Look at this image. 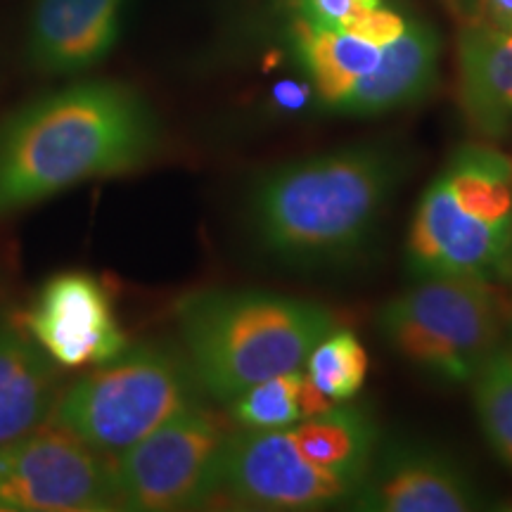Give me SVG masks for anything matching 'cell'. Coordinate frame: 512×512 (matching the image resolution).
<instances>
[{"mask_svg": "<svg viewBox=\"0 0 512 512\" xmlns=\"http://www.w3.org/2000/svg\"><path fill=\"white\" fill-rule=\"evenodd\" d=\"M159 121L136 88L79 81L27 102L0 124V219L157 155Z\"/></svg>", "mask_w": 512, "mask_h": 512, "instance_id": "6da1fadb", "label": "cell"}, {"mask_svg": "<svg viewBox=\"0 0 512 512\" xmlns=\"http://www.w3.org/2000/svg\"><path fill=\"white\" fill-rule=\"evenodd\" d=\"M389 143H363L268 171L249 195V226L266 254L287 266L342 264L363 252L406 176Z\"/></svg>", "mask_w": 512, "mask_h": 512, "instance_id": "7a4b0ae2", "label": "cell"}, {"mask_svg": "<svg viewBox=\"0 0 512 512\" xmlns=\"http://www.w3.org/2000/svg\"><path fill=\"white\" fill-rule=\"evenodd\" d=\"M176 323L197 384L219 401L302 370L335 328L325 306L261 290L190 292L176 304Z\"/></svg>", "mask_w": 512, "mask_h": 512, "instance_id": "3957f363", "label": "cell"}, {"mask_svg": "<svg viewBox=\"0 0 512 512\" xmlns=\"http://www.w3.org/2000/svg\"><path fill=\"white\" fill-rule=\"evenodd\" d=\"M190 363L162 347L126 349L57 396L48 422L114 458L197 403Z\"/></svg>", "mask_w": 512, "mask_h": 512, "instance_id": "277c9868", "label": "cell"}, {"mask_svg": "<svg viewBox=\"0 0 512 512\" xmlns=\"http://www.w3.org/2000/svg\"><path fill=\"white\" fill-rule=\"evenodd\" d=\"M394 351L441 382H467L498 347L501 306L489 280L425 275L377 313Z\"/></svg>", "mask_w": 512, "mask_h": 512, "instance_id": "5b68a950", "label": "cell"}, {"mask_svg": "<svg viewBox=\"0 0 512 512\" xmlns=\"http://www.w3.org/2000/svg\"><path fill=\"white\" fill-rule=\"evenodd\" d=\"M228 427L209 408H185L110 458L121 510L169 512L211 503Z\"/></svg>", "mask_w": 512, "mask_h": 512, "instance_id": "8992f818", "label": "cell"}, {"mask_svg": "<svg viewBox=\"0 0 512 512\" xmlns=\"http://www.w3.org/2000/svg\"><path fill=\"white\" fill-rule=\"evenodd\" d=\"M121 510L112 460L53 422L0 444V512Z\"/></svg>", "mask_w": 512, "mask_h": 512, "instance_id": "52a82bcc", "label": "cell"}, {"mask_svg": "<svg viewBox=\"0 0 512 512\" xmlns=\"http://www.w3.org/2000/svg\"><path fill=\"white\" fill-rule=\"evenodd\" d=\"M356 484L313 465L287 430L228 434L216 470L214 501L247 510H318L347 503Z\"/></svg>", "mask_w": 512, "mask_h": 512, "instance_id": "ba28073f", "label": "cell"}, {"mask_svg": "<svg viewBox=\"0 0 512 512\" xmlns=\"http://www.w3.org/2000/svg\"><path fill=\"white\" fill-rule=\"evenodd\" d=\"M22 325L60 368H95L128 349L110 292L83 271L50 278Z\"/></svg>", "mask_w": 512, "mask_h": 512, "instance_id": "9c48e42d", "label": "cell"}, {"mask_svg": "<svg viewBox=\"0 0 512 512\" xmlns=\"http://www.w3.org/2000/svg\"><path fill=\"white\" fill-rule=\"evenodd\" d=\"M408 268L425 275H472L489 280L512 259V221H482L460 209L446 178L420 197L408 233Z\"/></svg>", "mask_w": 512, "mask_h": 512, "instance_id": "30bf717a", "label": "cell"}, {"mask_svg": "<svg viewBox=\"0 0 512 512\" xmlns=\"http://www.w3.org/2000/svg\"><path fill=\"white\" fill-rule=\"evenodd\" d=\"M347 503L366 512H467L482 505V496L441 448L396 441L375 448Z\"/></svg>", "mask_w": 512, "mask_h": 512, "instance_id": "8fae6325", "label": "cell"}, {"mask_svg": "<svg viewBox=\"0 0 512 512\" xmlns=\"http://www.w3.org/2000/svg\"><path fill=\"white\" fill-rule=\"evenodd\" d=\"M128 0H36L29 19L31 67L50 76H72L112 53L124 29Z\"/></svg>", "mask_w": 512, "mask_h": 512, "instance_id": "7c38bea8", "label": "cell"}, {"mask_svg": "<svg viewBox=\"0 0 512 512\" xmlns=\"http://www.w3.org/2000/svg\"><path fill=\"white\" fill-rule=\"evenodd\" d=\"M439 50V36L430 24L408 22L403 34L382 48L375 67L361 76L330 112L377 117L422 100L437 81Z\"/></svg>", "mask_w": 512, "mask_h": 512, "instance_id": "4fadbf2b", "label": "cell"}, {"mask_svg": "<svg viewBox=\"0 0 512 512\" xmlns=\"http://www.w3.org/2000/svg\"><path fill=\"white\" fill-rule=\"evenodd\" d=\"M57 396L53 358L24 325L0 316V444L48 422Z\"/></svg>", "mask_w": 512, "mask_h": 512, "instance_id": "5bb4252c", "label": "cell"}, {"mask_svg": "<svg viewBox=\"0 0 512 512\" xmlns=\"http://www.w3.org/2000/svg\"><path fill=\"white\" fill-rule=\"evenodd\" d=\"M458 91L467 121L482 136L498 138L512 128V34L472 24L458 43Z\"/></svg>", "mask_w": 512, "mask_h": 512, "instance_id": "9a60e30c", "label": "cell"}, {"mask_svg": "<svg viewBox=\"0 0 512 512\" xmlns=\"http://www.w3.org/2000/svg\"><path fill=\"white\" fill-rule=\"evenodd\" d=\"M287 432L309 463L356 486L377 448V427L370 413L363 406H347V401L316 418H304L302 425Z\"/></svg>", "mask_w": 512, "mask_h": 512, "instance_id": "2e32d148", "label": "cell"}, {"mask_svg": "<svg viewBox=\"0 0 512 512\" xmlns=\"http://www.w3.org/2000/svg\"><path fill=\"white\" fill-rule=\"evenodd\" d=\"M294 38L325 110H330L361 76H366L382 53L380 46L366 38L344 29L316 27L306 19L297 22Z\"/></svg>", "mask_w": 512, "mask_h": 512, "instance_id": "e0dca14e", "label": "cell"}, {"mask_svg": "<svg viewBox=\"0 0 512 512\" xmlns=\"http://www.w3.org/2000/svg\"><path fill=\"white\" fill-rule=\"evenodd\" d=\"M441 176L460 209L482 221H512V159L494 147L465 145Z\"/></svg>", "mask_w": 512, "mask_h": 512, "instance_id": "ac0fdd59", "label": "cell"}, {"mask_svg": "<svg viewBox=\"0 0 512 512\" xmlns=\"http://www.w3.org/2000/svg\"><path fill=\"white\" fill-rule=\"evenodd\" d=\"M472 401L479 427L496 456L512 467V354L494 349L472 375Z\"/></svg>", "mask_w": 512, "mask_h": 512, "instance_id": "d6986e66", "label": "cell"}, {"mask_svg": "<svg viewBox=\"0 0 512 512\" xmlns=\"http://www.w3.org/2000/svg\"><path fill=\"white\" fill-rule=\"evenodd\" d=\"M306 377L335 403L351 401L368 375V354L351 330H330L304 363Z\"/></svg>", "mask_w": 512, "mask_h": 512, "instance_id": "ffe728a7", "label": "cell"}, {"mask_svg": "<svg viewBox=\"0 0 512 512\" xmlns=\"http://www.w3.org/2000/svg\"><path fill=\"white\" fill-rule=\"evenodd\" d=\"M304 373H280L254 384L238 399H233V415L245 430H285L302 420L299 387Z\"/></svg>", "mask_w": 512, "mask_h": 512, "instance_id": "44dd1931", "label": "cell"}, {"mask_svg": "<svg viewBox=\"0 0 512 512\" xmlns=\"http://www.w3.org/2000/svg\"><path fill=\"white\" fill-rule=\"evenodd\" d=\"M406 24H408L406 17H401L399 12L387 10L380 5V8L363 10V12H358V15L349 17L339 29L366 38V41L384 48L387 43L396 41V38L403 34Z\"/></svg>", "mask_w": 512, "mask_h": 512, "instance_id": "7402d4cb", "label": "cell"}, {"mask_svg": "<svg viewBox=\"0 0 512 512\" xmlns=\"http://www.w3.org/2000/svg\"><path fill=\"white\" fill-rule=\"evenodd\" d=\"M302 10V19L316 27L339 29L358 12L380 8L382 0H294Z\"/></svg>", "mask_w": 512, "mask_h": 512, "instance_id": "603a6c76", "label": "cell"}, {"mask_svg": "<svg viewBox=\"0 0 512 512\" xmlns=\"http://www.w3.org/2000/svg\"><path fill=\"white\" fill-rule=\"evenodd\" d=\"M311 100V86L309 83H297V81H280L273 88V102L275 107L285 112H297L304 110Z\"/></svg>", "mask_w": 512, "mask_h": 512, "instance_id": "cb8c5ba5", "label": "cell"}, {"mask_svg": "<svg viewBox=\"0 0 512 512\" xmlns=\"http://www.w3.org/2000/svg\"><path fill=\"white\" fill-rule=\"evenodd\" d=\"M479 22L512 34V0H479Z\"/></svg>", "mask_w": 512, "mask_h": 512, "instance_id": "d4e9b609", "label": "cell"}, {"mask_svg": "<svg viewBox=\"0 0 512 512\" xmlns=\"http://www.w3.org/2000/svg\"><path fill=\"white\" fill-rule=\"evenodd\" d=\"M510 354H512V325H510Z\"/></svg>", "mask_w": 512, "mask_h": 512, "instance_id": "484cf974", "label": "cell"}]
</instances>
